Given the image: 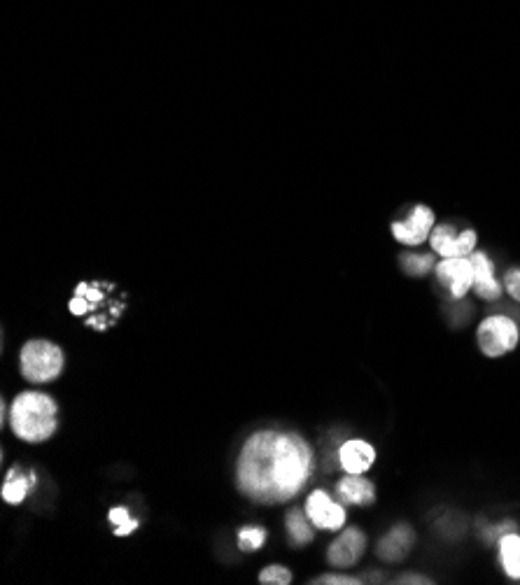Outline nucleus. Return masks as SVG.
Wrapping results in <instances>:
<instances>
[{"mask_svg":"<svg viewBox=\"0 0 520 585\" xmlns=\"http://www.w3.org/2000/svg\"><path fill=\"white\" fill-rule=\"evenodd\" d=\"M404 271L411 273V276H425L427 271L434 266V259L430 255H406L402 259Z\"/></svg>","mask_w":520,"mask_h":585,"instance_id":"obj_18","label":"nucleus"},{"mask_svg":"<svg viewBox=\"0 0 520 585\" xmlns=\"http://www.w3.org/2000/svg\"><path fill=\"white\" fill-rule=\"evenodd\" d=\"M89 308H91V306H89V301L84 299L82 294H77L75 299L70 301V310H73L75 315H87V313H89Z\"/></svg>","mask_w":520,"mask_h":585,"instance_id":"obj_22","label":"nucleus"},{"mask_svg":"<svg viewBox=\"0 0 520 585\" xmlns=\"http://www.w3.org/2000/svg\"><path fill=\"white\" fill-rule=\"evenodd\" d=\"M341 467L348 471V474H364V471L371 469V464L376 460V450L367 441H348L343 443L341 448Z\"/></svg>","mask_w":520,"mask_h":585,"instance_id":"obj_11","label":"nucleus"},{"mask_svg":"<svg viewBox=\"0 0 520 585\" xmlns=\"http://www.w3.org/2000/svg\"><path fill=\"white\" fill-rule=\"evenodd\" d=\"M432 229H434L432 208L416 206L409 220L392 224V236H395L402 245L416 248V245H423L427 238L432 236Z\"/></svg>","mask_w":520,"mask_h":585,"instance_id":"obj_7","label":"nucleus"},{"mask_svg":"<svg viewBox=\"0 0 520 585\" xmlns=\"http://www.w3.org/2000/svg\"><path fill=\"white\" fill-rule=\"evenodd\" d=\"M500 560L509 579H520V534H507L500 539Z\"/></svg>","mask_w":520,"mask_h":585,"instance_id":"obj_14","label":"nucleus"},{"mask_svg":"<svg viewBox=\"0 0 520 585\" xmlns=\"http://www.w3.org/2000/svg\"><path fill=\"white\" fill-rule=\"evenodd\" d=\"M264 539H266V532L259 530V527H245L238 534V546L243 548V551H257V548L264 546Z\"/></svg>","mask_w":520,"mask_h":585,"instance_id":"obj_17","label":"nucleus"},{"mask_svg":"<svg viewBox=\"0 0 520 585\" xmlns=\"http://www.w3.org/2000/svg\"><path fill=\"white\" fill-rule=\"evenodd\" d=\"M306 513L313 520V525L322 527V530H341L346 525V511H343V506L332 502L322 490H315L308 497Z\"/></svg>","mask_w":520,"mask_h":585,"instance_id":"obj_8","label":"nucleus"},{"mask_svg":"<svg viewBox=\"0 0 520 585\" xmlns=\"http://www.w3.org/2000/svg\"><path fill=\"white\" fill-rule=\"evenodd\" d=\"M339 495L346 499L350 504H360V506H369L374 502L376 490L374 483L362 478V474H348V478H343L339 483Z\"/></svg>","mask_w":520,"mask_h":585,"instance_id":"obj_12","label":"nucleus"},{"mask_svg":"<svg viewBox=\"0 0 520 585\" xmlns=\"http://www.w3.org/2000/svg\"><path fill=\"white\" fill-rule=\"evenodd\" d=\"M474 264V287L472 290L476 292V296H481V299L486 301H497L502 296V283L495 278V264L490 262V257L486 252H479L474 250L472 255H469Z\"/></svg>","mask_w":520,"mask_h":585,"instance_id":"obj_9","label":"nucleus"},{"mask_svg":"<svg viewBox=\"0 0 520 585\" xmlns=\"http://www.w3.org/2000/svg\"><path fill=\"white\" fill-rule=\"evenodd\" d=\"M313 457L297 434L259 432L238 460V488L259 504L290 502L311 478Z\"/></svg>","mask_w":520,"mask_h":585,"instance_id":"obj_1","label":"nucleus"},{"mask_svg":"<svg viewBox=\"0 0 520 585\" xmlns=\"http://www.w3.org/2000/svg\"><path fill=\"white\" fill-rule=\"evenodd\" d=\"M439 283L453 294V299H462L474 287V264L469 257H444L437 264Z\"/></svg>","mask_w":520,"mask_h":585,"instance_id":"obj_6","label":"nucleus"},{"mask_svg":"<svg viewBox=\"0 0 520 585\" xmlns=\"http://www.w3.org/2000/svg\"><path fill=\"white\" fill-rule=\"evenodd\" d=\"M259 581L262 583H266V585H273V583H278V585H287V583H292V572L290 569H285V567H266L262 574H259Z\"/></svg>","mask_w":520,"mask_h":585,"instance_id":"obj_19","label":"nucleus"},{"mask_svg":"<svg viewBox=\"0 0 520 585\" xmlns=\"http://www.w3.org/2000/svg\"><path fill=\"white\" fill-rule=\"evenodd\" d=\"M287 530H290V537L294 544H306V541L313 539L311 525L306 523V518L301 516L299 511H292L290 516H287Z\"/></svg>","mask_w":520,"mask_h":585,"instance_id":"obj_16","label":"nucleus"},{"mask_svg":"<svg viewBox=\"0 0 520 585\" xmlns=\"http://www.w3.org/2000/svg\"><path fill=\"white\" fill-rule=\"evenodd\" d=\"M31 481H35V476L26 478L19 474V469H12L10 476H7V481L3 485V499L7 504H21L28 495V490H31Z\"/></svg>","mask_w":520,"mask_h":585,"instance_id":"obj_15","label":"nucleus"},{"mask_svg":"<svg viewBox=\"0 0 520 585\" xmlns=\"http://www.w3.org/2000/svg\"><path fill=\"white\" fill-rule=\"evenodd\" d=\"M63 369V352L49 341H28L21 350V373L28 383H52Z\"/></svg>","mask_w":520,"mask_h":585,"instance_id":"obj_3","label":"nucleus"},{"mask_svg":"<svg viewBox=\"0 0 520 585\" xmlns=\"http://www.w3.org/2000/svg\"><path fill=\"white\" fill-rule=\"evenodd\" d=\"M12 432L21 441L42 443L56 432V404L45 392H21L10 408Z\"/></svg>","mask_w":520,"mask_h":585,"instance_id":"obj_2","label":"nucleus"},{"mask_svg":"<svg viewBox=\"0 0 520 585\" xmlns=\"http://www.w3.org/2000/svg\"><path fill=\"white\" fill-rule=\"evenodd\" d=\"M136 527H138L136 520H129V523H126V525H119L117 530H115V534H117V537H126V534H131L133 530H136Z\"/></svg>","mask_w":520,"mask_h":585,"instance_id":"obj_24","label":"nucleus"},{"mask_svg":"<svg viewBox=\"0 0 520 585\" xmlns=\"http://www.w3.org/2000/svg\"><path fill=\"white\" fill-rule=\"evenodd\" d=\"M364 548H367V539H364V534L360 530H355V527H350L341 534L339 539L334 541L332 546H329V562L336 567H353L357 560L362 558Z\"/></svg>","mask_w":520,"mask_h":585,"instance_id":"obj_10","label":"nucleus"},{"mask_svg":"<svg viewBox=\"0 0 520 585\" xmlns=\"http://www.w3.org/2000/svg\"><path fill=\"white\" fill-rule=\"evenodd\" d=\"M399 583H430V581L423 579V576H404V579Z\"/></svg>","mask_w":520,"mask_h":585,"instance_id":"obj_25","label":"nucleus"},{"mask_svg":"<svg viewBox=\"0 0 520 585\" xmlns=\"http://www.w3.org/2000/svg\"><path fill=\"white\" fill-rule=\"evenodd\" d=\"M476 341L486 357H504L518 348V324L507 315H490L476 329Z\"/></svg>","mask_w":520,"mask_h":585,"instance_id":"obj_4","label":"nucleus"},{"mask_svg":"<svg viewBox=\"0 0 520 585\" xmlns=\"http://www.w3.org/2000/svg\"><path fill=\"white\" fill-rule=\"evenodd\" d=\"M315 583H327V585H357L360 581L350 579V576H320Z\"/></svg>","mask_w":520,"mask_h":585,"instance_id":"obj_21","label":"nucleus"},{"mask_svg":"<svg viewBox=\"0 0 520 585\" xmlns=\"http://www.w3.org/2000/svg\"><path fill=\"white\" fill-rule=\"evenodd\" d=\"M476 243H479V236H476L474 229H465L460 234H455L451 224H441V227L432 229L430 245L432 250L444 257H469L476 250Z\"/></svg>","mask_w":520,"mask_h":585,"instance_id":"obj_5","label":"nucleus"},{"mask_svg":"<svg viewBox=\"0 0 520 585\" xmlns=\"http://www.w3.org/2000/svg\"><path fill=\"white\" fill-rule=\"evenodd\" d=\"M411 546H413V532L409 530V527L402 525V527H395V530H392L388 537L383 539L378 553H381V558H385V560L397 562L411 551Z\"/></svg>","mask_w":520,"mask_h":585,"instance_id":"obj_13","label":"nucleus"},{"mask_svg":"<svg viewBox=\"0 0 520 585\" xmlns=\"http://www.w3.org/2000/svg\"><path fill=\"white\" fill-rule=\"evenodd\" d=\"M110 520L115 525H126V523H129V511H126V509H112L110 511Z\"/></svg>","mask_w":520,"mask_h":585,"instance_id":"obj_23","label":"nucleus"},{"mask_svg":"<svg viewBox=\"0 0 520 585\" xmlns=\"http://www.w3.org/2000/svg\"><path fill=\"white\" fill-rule=\"evenodd\" d=\"M504 290L511 294V299L520 303V269H511L507 276H504Z\"/></svg>","mask_w":520,"mask_h":585,"instance_id":"obj_20","label":"nucleus"}]
</instances>
